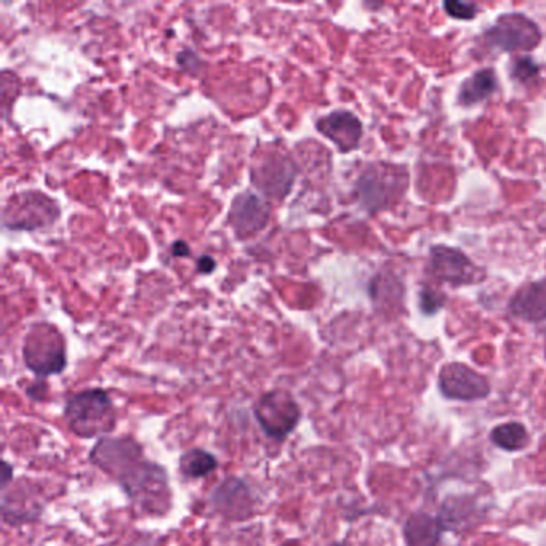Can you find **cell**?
<instances>
[{
    "instance_id": "obj_20",
    "label": "cell",
    "mask_w": 546,
    "mask_h": 546,
    "mask_svg": "<svg viewBox=\"0 0 546 546\" xmlns=\"http://www.w3.org/2000/svg\"><path fill=\"white\" fill-rule=\"evenodd\" d=\"M445 297L441 295L436 290L425 287L420 292V310L426 316H433L437 311H441L444 308Z\"/></svg>"
},
{
    "instance_id": "obj_17",
    "label": "cell",
    "mask_w": 546,
    "mask_h": 546,
    "mask_svg": "<svg viewBox=\"0 0 546 546\" xmlns=\"http://www.w3.org/2000/svg\"><path fill=\"white\" fill-rule=\"evenodd\" d=\"M217 465H219L217 459L203 449L187 451L180 460L181 473L189 479L209 476L217 469Z\"/></svg>"
},
{
    "instance_id": "obj_24",
    "label": "cell",
    "mask_w": 546,
    "mask_h": 546,
    "mask_svg": "<svg viewBox=\"0 0 546 546\" xmlns=\"http://www.w3.org/2000/svg\"><path fill=\"white\" fill-rule=\"evenodd\" d=\"M10 481H12V467L5 461L4 463V475H2V484H4V487H7L10 484Z\"/></svg>"
},
{
    "instance_id": "obj_10",
    "label": "cell",
    "mask_w": 546,
    "mask_h": 546,
    "mask_svg": "<svg viewBox=\"0 0 546 546\" xmlns=\"http://www.w3.org/2000/svg\"><path fill=\"white\" fill-rule=\"evenodd\" d=\"M319 133L332 141L342 153L360 148L364 128L362 122L350 111L338 110L316 122Z\"/></svg>"
},
{
    "instance_id": "obj_22",
    "label": "cell",
    "mask_w": 546,
    "mask_h": 546,
    "mask_svg": "<svg viewBox=\"0 0 546 546\" xmlns=\"http://www.w3.org/2000/svg\"><path fill=\"white\" fill-rule=\"evenodd\" d=\"M215 268H217V263L209 255H203L197 260V271L201 274H211L215 271Z\"/></svg>"
},
{
    "instance_id": "obj_11",
    "label": "cell",
    "mask_w": 546,
    "mask_h": 546,
    "mask_svg": "<svg viewBox=\"0 0 546 546\" xmlns=\"http://www.w3.org/2000/svg\"><path fill=\"white\" fill-rule=\"evenodd\" d=\"M269 213V205L260 195L247 191L236 195L229 211V223L239 236L255 235L266 227Z\"/></svg>"
},
{
    "instance_id": "obj_25",
    "label": "cell",
    "mask_w": 546,
    "mask_h": 546,
    "mask_svg": "<svg viewBox=\"0 0 546 546\" xmlns=\"http://www.w3.org/2000/svg\"><path fill=\"white\" fill-rule=\"evenodd\" d=\"M332 546H348L346 543H334Z\"/></svg>"
},
{
    "instance_id": "obj_13",
    "label": "cell",
    "mask_w": 546,
    "mask_h": 546,
    "mask_svg": "<svg viewBox=\"0 0 546 546\" xmlns=\"http://www.w3.org/2000/svg\"><path fill=\"white\" fill-rule=\"evenodd\" d=\"M509 312L517 319L534 324L546 320V279L531 282L517 290L509 302Z\"/></svg>"
},
{
    "instance_id": "obj_4",
    "label": "cell",
    "mask_w": 546,
    "mask_h": 546,
    "mask_svg": "<svg viewBox=\"0 0 546 546\" xmlns=\"http://www.w3.org/2000/svg\"><path fill=\"white\" fill-rule=\"evenodd\" d=\"M23 358L28 368L40 378L62 374L66 367V346L62 334L48 324L34 326L24 340Z\"/></svg>"
},
{
    "instance_id": "obj_1",
    "label": "cell",
    "mask_w": 546,
    "mask_h": 546,
    "mask_svg": "<svg viewBox=\"0 0 546 546\" xmlns=\"http://www.w3.org/2000/svg\"><path fill=\"white\" fill-rule=\"evenodd\" d=\"M90 459L116 477L143 513L164 515L170 508L169 477L159 465L143 459V447L128 437L102 439Z\"/></svg>"
},
{
    "instance_id": "obj_7",
    "label": "cell",
    "mask_w": 546,
    "mask_h": 546,
    "mask_svg": "<svg viewBox=\"0 0 546 546\" xmlns=\"http://www.w3.org/2000/svg\"><path fill=\"white\" fill-rule=\"evenodd\" d=\"M437 385L441 394L451 401L475 402L491 394V383L484 375L461 362L445 364L439 370Z\"/></svg>"
},
{
    "instance_id": "obj_8",
    "label": "cell",
    "mask_w": 546,
    "mask_h": 546,
    "mask_svg": "<svg viewBox=\"0 0 546 546\" xmlns=\"http://www.w3.org/2000/svg\"><path fill=\"white\" fill-rule=\"evenodd\" d=\"M428 273L437 281L452 285H468L484 279V271L477 268L461 250L447 245L431 247Z\"/></svg>"
},
{
    "instance_id": "obj_16",
    "label": "cell",
    "mask_w": 546,
    "mask_h": 546,
    "mask_svg": "<svg viewBox=\"0 0 546 546\" xmlns=\"http://www.w3.org/2000/svg\"><path fill=\"white\" fill-rule=\"evenodd\" d=\"M491 441L507 452H517L529 445L531 436L523 423L508 422L492 429Z\"/></svg>"
},
{
    "instance_id": "obj_3",
    "label": "cell",
    "mask_w": 546,
    "mask_h": 546,
    "mask_svg": "<svg viewBox=\"0 0 546 546\" xmlns=\"http://www.w3.org/2000/svg\"><path fill=\"white\" fill-rule=\"evenodd\" d=\"M409 173L401 165L375 164L367 167L356 181L362 209L368 213L390 209L406 193Z\"/></svg>"
},
{
    "instance_id": "obj_5",
    "label": "cell",
    "mask_w": 546,
    "mask_h": 546,
    "mask_svg": "<svg viewBox=\"0 0 546 546\" xmlns=\"http://www.w3.org/2000/svg\"><path fill=\"white\" fill-rule=\"evenodd\" d=\"M258 425L274 441H284L302 418V409L287 391H269L253 407Z\"/></svg>"
},
{
    "instance_id": "obj_21",
    "label": "cell",
    "mask_w": 546,
    "mask_h": 546,
    "mask_svg": "<svg viewBox=\"0 0 546 546\" xmlns=\"http://www.w3.org/2000/svg\"><path fill=\"white\" fill-rule=\"evenodd\" d=\"M186 60H180V58H177L178 60V64H180V68L183 70H186L189 74H197L199 70L203 68V60L199 58V56L195 55L194 52H191V50H185V52H181Z\"/></svg>"
},
{
    "instance_id": "obj_12",
    "label": "cell",
    "mask_w": 546,
    "mask_h": 546,
    "mask_svg": "<svg viewBox=\"0 0 546 546\" xmlns=\"http://www.w3.org/2000/svg\"><path fill=\"white\" fill-rule=\"evenodd\" d=\"M211 505L219 515L243 521L253 513V497L249 485L241 479H227L215 489L211 495Z\"/></svg>"
},
{
    "instance_id": "obj_9",
    "label": "cell",
    "mask_w": 546,
    "mask_h": 546,
    "mask_svg": "<svg viewBox=\"0 0 546 546\" xmlns=\"http://www.w3.org/2000/svg\"><path fill=\"white\" fill-rule=\"evenodd\" d=\"M295 175L297 169L287 154L271 153L252 169V183L266 195L281 199L289 194Z\"/></svg>"
},
{
    "instance_id": "obj_23",
    "label": "cell",
    "mask_w": 546,
    "mask_h": 546,
    "mask_svg": "<svg viewBox=\"0 0 546 546\" xmlns=\"http://www.w3.org/2000/svg\"><path fill=\"white\" fill-rule=\"evenodd\" d=\"M191 250L187 247V244L185 241H175L172 245V255L173 257H189Z\"/></svg>"
},
{
    "instance_id": "obj_15",
    "label": "cell",
    "mask_w": 546,
    "mask_h": 546,
    "mask_svg": "<svg viewBox=\"0 0 546 546\" xmlns=\"http://www.w3.org/2000/svg\"><path fill=\"white\" fill-rule=\"evenodd\" d=\"M497 87L499 79L495 70L491 68L476 70L471 78L463 80L459 92V103L461 106H475L495 94Z\"/></svg>"
},
{
    "instance_id": "obj_6",
    "label": "cell",
    "mask_w": 546,
    "mask_h": 546,
    "mask_svg": "<svg viewBox=\"0 0 546 546\" xmlns=\"http://www.w3.org/2000/svg\"><path fill=\"white\" fill-rule=\"evenodd\" d=\"M484 39L491 47L501 52H531L542 42V31L537 23L524 13H505L500 16L491 29H487Z\"/></svg>"
},
{
    "instance_id": "obj_18",
    "label": "cell",
    "mask_w": 546,
    "mask_h": 546,
    "mask_svg": "<svg viewBox=\"0 0 546 546\" xmlns=\"http://www.w3.org/2000/svg\"><path fill=\"white\" fill-rule=\"evenodd\" d=\"M540 68L531 56H521L511 68V76L521 84H531L539 78Z\"/></svg>"
},
{
    "instance_id": "obj_14",
    "label": "cell",
    "mask_w": 546,
    "mask_h": 546,
    "mask_svg": "<svg viewBox=\"0 0 546 546\" xmlns=\"http://www.w3.org/2000/svg\"><path fill=\"white\" fill-rule=\"evenodd\" d=\"M444 531L441 517L428 513H415L404 524L407 546H437Z\"/></svg>"
},
{
    "instance_id": "obj_19",
    "label": "cell",
    "mask_w": 546,
    "mask_h": 546,
    "mask_svg": "<svg viewBox=\"0 0 546 546\" xmlns=\"http://www.w3.org/2000/svg\"><path fill=\"white\" fill-rule=\"evenodd\" d=\"M444 12L451 18L467 21V20H475L479 12V7L476 4L471 2H460V0H447L444 2Z\"/></svg>"
},
{
    "instance_id": "obj_2",
    "label": "cell",
    "mask_w": 546,
    "mask_h": 546,
    "mask_svg": "<svg viewBox=\"0 0 546 546\" xmlns=\"http://www.w3.org/2000/svg\"><path fill=\"white\" fill-rule=\"evenodd\" d=\"M64 420L79 437L102 436L116 426V412L106 391L86 390L70 396L64 407Z\"/></svg>"
}]
</instances>
